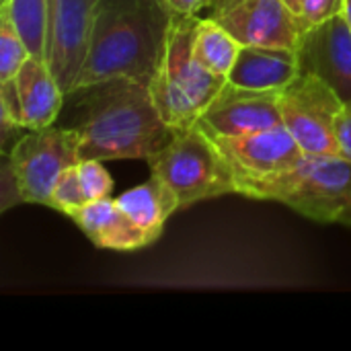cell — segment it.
<instances>
[{"label":"cell","instance_id":"1","mask_svg":"<svg viewBox=\"0 0 351 351\" xmlns=\"http://www.w3.org/2000/svg\"><path fill=\"white\" fill-rule=\"evenodd\" d=\"M68 95L74 103L66 128L76 132L82 160H146L175 136L150 86L134 78L117 76Z\"/></svg>","mask_w":351,"mask_h":351},{"label":"cell","instance_id":"2","mask_svg":"<svg viewBox=\"0 0 351 351\" xmlns=\"http://www.w3.org/2000/svg\"><path fill=\"white\" fill-rule=\"evenodd\" d=\"M175 14L167 0H101L72 90L117 76L150 86L162 64Z\"/></svg>","mask_w":351,"mask_h":351},{"label":"cell","instance_id":"3","mask_svg":"<svg viewBox=\"0 0 351 351\" xmlns=\"http://www.w3.org/2000/svg\"><path fill=\"white\" fill-rule=\"evenodd\" d=\"M237 193L278 202L319 224L351 226V160L343 154H304L265 177H237Z\"/></svg>","mask_w":351,"mask_h":351},{"label":"cell","instance_id":"4","mask_svg":"<svg viewBox=\"0 0 351 351\" xmlns=\"http://www.w3.org/2000/svg\"><path fill=\"white\" fill-rule=\"evenodd\" d=\"M199 14H175L167 51L150 90L171 130H185L202 117L228 76L208 70L193 53V33Z\"/></svg>","mask_w":351,"mask_h":351},{"label":"cell","instance_id":"5","mask_svg":"<svg viewBox=\"0 0 351 351\" xmlns=\"http://www.w3.org/2000/svg\"><path fill=\"white\" fill-rule=\"evenodd\" d=\"M152 175L160 177L177 195L179 208L237 193V177L214 138L193 123L175 130L171 142L146 158Z\"/></svg>","mask_w":351,"mask_h":351},{"label":"cell","instance_id":"6","mask_svg":"<svg viewBox=\"0 0 351 351\" xmlns=\"http://www.w3.org/2000/svg\"><path fill=\"white\" fill-rule=\"evenodd\" d=\"M8 160L25 204L49 208L60 175L82 160L78 136L72 128L56 123L43 130H27L10 148Z\"/></svg>","mask_w":351,"mask_h":351},{"label":"cell","instance_id":"7","mask_svg":"<svg viewBox=\"0 0 351 351\" xmlns=\"http://www.w3.org/2000/svg\"><path fill=\"white\" fill-rule=\"evenodd\" d=\"M343 105V99L325 80L306 72L280 90L282 125L304 154H339L337 119Z\"/></svg>","mask_w":351,"mask_h":351},{"label":"cell","instance_id":"8","mask_svg":"<svg viewBox=\"0 0 351 351\" xmlns=\"http://www.w3.org/2000/svg\"><path fill=\"white\" fill-rule=\"evenodd\" d=\"M99 2L101 0H47L45 62L64 95L72 93L84 64Z\"/></svg>","mask_w":351,"mask_h":351},{"label":"cell","instance_id":"9","mask_svg":"<svg viewBox=\"0 0 351 351\" xmlns=\"http://www.w3.org/2000/svg\"><path fill=\"white\" fill-rule=\"evenodd\" d=\"M210 16L243 45L296 49L300 29L286 0H214Z\"/></svg>","mask_w":351,"mask_h":351},{"label":"cell","instance_id":"10","mask_svg":"<svg viewBox=\"0 0 351 351\" xmlns=\"http://www.w3.org/2000/svg\"><path fill=\"white\" fill-rule=\"evenodd\" d=\"M197 123L212 136H243L282 125L280 93L253 90L232 82L218 93Z\"/></svg>","mask_w":351,"mask_h":351},{"label":"cell","instance_id":"11","mask_svg":"<svg viewBox=\"0 0 351 351\" xmlns=\"http://www.w3.org/2000/svg\"><path fill=\"white\" fill-rule=\"evenodd\" d=\"M296 53L300 72L319 76L343 103L351 101V27L343 14L302 31Z\"/></svg>","mask_w":351,"mask_h":351},{"label":"cell","instance_id":"12","mask_svg":"<svg viewBox=\"0 0 351 351\" xmlns=\"http://www.w3.org/2000/svg\"><path fill=\"white\" fill-rule=\"evenodd\" d=\"M212 136V134H210ZM234 177H265L296 165L304 152L284 125L243 134V136H212Z\"/></svg>","mask_w":351,"mask_h":351},{"label":"cell","instance_id":"13","mask_svg":"<svg viewBox=\"0 0 351 351\" xmlns=\"http://www.w3.org/2000/svg\"><path fill=\"white\" fill-rule=\"evenodd\" d=\"M68 218L99 249L130 253L158 241L154 234L138 226L111 197L90 202L84 208L68 214Z\"/></svg>","mask_w":351,"mask_h":351},{"label":"cell","instance_id":"14","mask_svg":"<svg viewBox=\"0 0 351 351\" xmlns=\"http://www.w3.org/2000/svg\"><path fill=\"white\" fill-rule=\"evenodd\" d=\"M300 76L296 49L243 45L228 74V82L253 90H284Z\"/></svg>","mask_w":351,"mask_h":351},{"label":"cell","instance_id":"15","mask_svg":"<svg viewBox=\"0 0 351 351\" xmlns=\"http://www.w3.org/2000/svg\"><path fill=\"white\" fill-rule=\"evenodd\" d=\"M14 84L23 105L27 130H43L58 121L66 105V95L45 60L29 56L16 72Z\"/></svg>","mask_w":351,"mask_h":351},{"label":"cell","instance_id":"16","mask_svg":"<svg viewBox=\"0 0 351 351\" xmlns=\"http://www.w3.org/2000/svg\"><path fill=\"white\" fill-rule=\"evenodd\" d=\"M115 202L138 226L156 239L162 237L167 220L181 210L173 189L156 175H150V179L142 185L123 191L119 197H115Z\"/></svg>","mask_w":351,"mask_h":351},{"label":"cell","instance_id":"17","mask_svg":"<svg viewBox=\"0 0 351 351\" xmlns=\"http://www.w3.org/2000/svg\"><path fill=\"white\" fill-rule=\"evenodd\" d=\"M243 43L212 16L199 19L193 33V53L212 72L228 76Z\"/></svg>","mask_w":351,"mask_h":351},{"label":"cell","instance_id":"18","mask_svg":"<svg viewBox=\"0 0 351 351\" xmlns=\"http://www.w3.org/2000/svg\"><path fill=\"white\" fill-rule=\"evenodd\" d=\"M0 8L23 37L33 58L47 56V0H6Z\"/></svg>","mask_w":351,"mask_h":351},{"label":"cell","instance_id":"19","mask_svg":"<svg viewBox=\"0 0 351 351\" xmlns=\"http://www.w3.org/2000/svg\"><path fill=\"white\" fill-rule=\"evenodd\" d=\"M29 56L23 37L10 23L8 14L0 8V82L14 78Z\"/></svg>","mask_w":351,"mask_h":351},{"label":"cell","instance_id":"20","mask_svg":"<svg viewBox=\"0 0 351 351\" xmlns=\"http://www.w3.org/2000/svg\"><path fill=\"white\" fill-rule=\"evenodd\" d=\"M86 204H90V202H88L86 191H84V185H82V181H80L78 167L74 165V167L66 169V171L60 175V179H58V183H56V187H53V193H51V204H49V208L62 212L64 216H68V214H72L74 210L84 208Z\"/></svg>","mask_w":351,"mask_h":351},{"label":"cell","instance_id":"21","mask_svg":"<svg viewBox=\"0 0 351 351\" xmlns=\"http://www.w3.org/2000/svg\"><path fill=\"white\" fill-rule=\"evenodd\" d=\"M78 173H80V181L84 185L86 197L88 202H97L103 197H109L111 189H113V179L111 175L105 171L103 160H95V158H84L78 165Z\"/></svg>","mask_w":351,"mask_h":351},{"label":"cell","instance_id":"22","mask_svg":"<svg viewBox=\"0 0 351 351\" xmlns=\"http://www.w3.org/2000/svg\"><path fill=\"white\" fill-rule=\"evenodd\" d=\"M343 4L346 0H302L300 10L296 12V23L300 33L341 14Z\"/></svg>","mask_w":351,"mask_h":351},{"label":"cell","instance_id":"23","mask_svg":"<svg viewBox=\"0 0 351 351\" xmlns=\"http://www.w3.org/2000/svg\"><path fill=\"white\" fill-rule=\"evenodd\" d=\"M25 204L19 181L12 173L8 154H2V162H0V212H8L14 206Z\"/></svg>","mask_w":351,"mask_h":351},{"label":"cell","instance_id":"24","mask_svg":"<svg viewBox=\"0 0 351 351\" xmlns=\"http://www.w3.org/2000/svg\"><path fill=\"white\" fill-rule=\"evenodd\" d=\"M337 144L339 154L351 160V101H348L337 119Z\"/></svg>","mask_w":351,"mask_h":351},{"label":"cell","instance_id":"25","mask_svg":"<svg viewBox=\"0 0 351 351\" xmlns=\"http://www.w3.org/2000/svg\"><path fill=\"white\" fill-rule=\"evenodd\" d=\"M167 2L179 14H199L202 10L210 8L214 0H167Z\"/></svg>","mask_w":351,"mask_h":351},{"label":"cell","instance_id":"26","mask_svg":"<svg viewBox=\"0 0 351 351\" xmlns=\"http://www.w3.org/2000/svg\"><path fill=\"white\" fill-rule=\"evenodd\" d=\"M341 14L346 16L348 25L351 27V0H346V4H343V10H341Z\"/></svg>","mask_w":351,"mask_h":351},{"label":"cell","instance_id":"27","mask_svg":"<svg viewBox=\"0 0 351 351\" xmlns=\"http://www.w3.org/2000/svg\"><path fill=\"white\" fill-rule=\"evenodd\" d=\"M288 2V6L294 10V12H298L300 10V4H302V0H286Z\"/></svg>","mask_w":351,"mask_h":351},{"label":"cell","instance_id":"28","mask_svg":"<svg viewBox=\"0 0 351 351\" xmlns=\"http://www.w3.org/2000/svg\"><path fill=\"white\" fill-rule=\"evenodd\" d=\"M2 2H6V0H0V4H2Z\"/></svg>","mask_w":351,"mask_h":351}]
</instances>
